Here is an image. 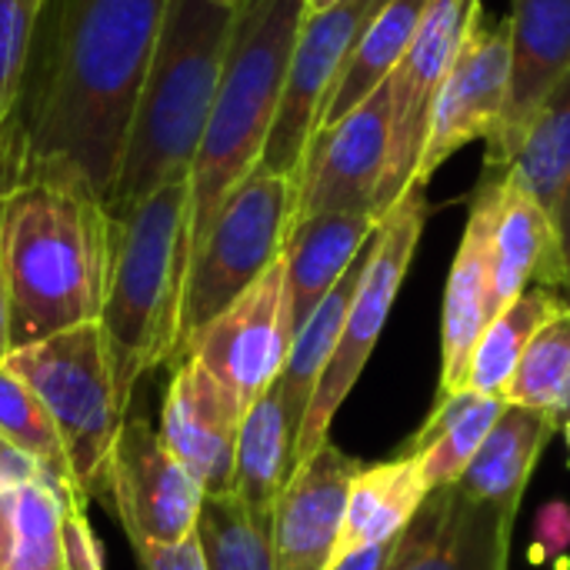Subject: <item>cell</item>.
Instances as JSON below:
<instances>
[{
	"label": "cell",
	"mask_w": 570,
	"mask_h": 570,
	"mask_svg": "<svg viewBox=\"0 0 570 570\" xmlns=\"http://www.w3.org/2000/svg\"><path fill=\"white\" fill-rule=\"evenodd\" d=\"M164 13L167 0H47L0 137V194L60 180L110 200Z\"/></svg>",
	"instance_id": "obj_1"
},
{
	"label": "cell",
	"mask_w": 570,
	"mask_h": 570,
	"mask_svg": "<svg viewBox=\"0 0 570 570\" xmlns=\"http://www.w3.org/2000/svg\"><path fill=\"white\" fill-rule=\"evenodd\" d=\"M114 257V217L77 184L30 180L0 194V264L10 344L97 324Z\"/></svg>",
	"instance_id": "obj_2"
},
{
	"label": "cell",
	"mask_w": 570,
	"mask_h": 570,
	"mask_svg": "<svg viewBox=\"0 0 570 570\" xmlns=\"http://www.w3.org/2000/svg\"><path fill=\"white\" fill-rule=\"evenodd\" d=\"M234 20L237 7L167 0L154 60L130 120L120 177L107 200L110 214L170 180L190 177L220 87Z\"/></svg>",
	"instance_id": "obj_3"
},
{
	"label": "cell",
	"mask_w": 570,
	"mask_h": 570,
	"mask_svg": "<svg viewBox=\"0 0 570 570\" xmlns=\"http://www.w3.org/2000/svg\"><path fill=\"white\" fill-rule=\"evenodd\" d=\"M114 257L100 311L117 397L130 411L137 384L177 361L180 301L190 240V177L110 214Z\"/></svg>",
	"instance_id": "obj_4"
},
{
	"label": "cell",
	"mask_w": 570,
	"mask_h": 570,
	"mask_svg": "<svg viewBox=\"0 0 570 570\" xmlns=\"http://www.w3.org/2000/svg\"><path fill=\"white\" fill-rule=\"evenodd\" d=\"M304 13V0H244L237 7L214 110L190 167V254L230 190L264 157Z\"/></svg>",
	"instance_id": "obj_5"
},
{
	"label": "cell",
	"mask_w": 570,
	"mask_h": 570,
	"mask_svg": "<svg viewBox=\"0 0 570 570\" xmlns=\"http://www.w3.org/2000/svg\"><path fill=\"white\" fill-rule=\"evenodd\" d=\"M297 180L257 164L220 204L204 240L190 254L180 301L177 361L190 337L224 314L281 257L294 227ZM174 361V364H177Z\"/></svg>",
	"instance_id": "obj_6"
},
{
	"label": "cell",
	"mask_w": 570,
	"mask_h": 570,
	"mask_svg": "<svg viewBox=\"0 0 570 570\" xmlns=\"http://www.w3.org/2000/svg\"><path fill=\"white\" fill-rule=\"evenodd\" d=\"M50 414L73 484L83 498L104 494L114 441L130 414L117 397V381L100 324H80L17 347L3 361Z\"/></svg>",
	"instance_id": "obj_7"
},
{
	"label": "cell",
	"mask_w": 570,
	"mask_h": 570,
	"mask_svg": "<svg viewBox=\"0 0 570 570\" xmlns=\"http://www.w3.org/2000/svg\"><path fill=\"white\" fill-rule=\"evenodd\" d=\"M428 187H411L377 224V234L371 240V257L367 267L361 274L357 294L351 301L347 321H344V334L341 344L331 357V364L324 367L317 391L311 397V407L304 414V424L297 431V444H294V468L304 464L311 454H317L327 444L331 424L341 411V404L347 401V394L354 391L357 377L364 374L381 331L394 311V301L401 294V284L411 271L414 250L421 244L424 224H428Z\"/></svg>",
	"instance_id": "obj_8"
},
{
	"label": "cell",
	"mask_w": 570,
	"mask_h": 570,
	"mask_svg": "<svg viewBox=\"0 0 570 570\" xmlns=\"http://www.w3.org/2000/svg\"><path fill=\"white\" fill-rule=\"evenodd\" d=\"M481 13V0H431L404 60L397 63L391 77V147L374 200L377 220L411 190L438 90Z\"/></svg>",
	"instance_id": "obj_9"
},
{
	"label": "cell",
	"mask_w": 570,
	"mask_h": 570,
	"mask_svg": "<svg viewBox=\"0 0 570 570\" xmlns=\"http://www.w3.org/2000/svg\"><path fill=\"white\" fill-rule=\"evenodd\" d=\"M104 494L134 548L180 544L197 531L204 488L167 448L160 428L127 414L114 441Z\"/></svg>",
	"instance_id": "obj_10"
},
{
	"label": "cell",
	"mask_w": 570,
	"mask_h": 570,
	"mask_svg": "<svg viewBox=\"0 0 570 570\" xmlns=\"http://www.w3.org/2000/svg\"><path fill=\"white\" fill-rule=\"evenodd\" d=\"M294 341L284 257L250 284L224 314L200 327L184 357H197L240 414L277 384Z\"/></svg>",
	"instance_id": "obj_11"
},
{
	"label": "cell",
	"mask_w": 570,
	"mask_h": 570,
	"mask_svg": "<svg viewBox=\"0 0 570 570\" xmlns=\"http://www.w3.org/2000/svg\"><path fill=\"white\" fill-rule=\"evenodd\" d=\"M387 0H341L321 13H304L291 63L284 94L277 104V117L264 147L261 164L267 170L287 174L297 180L304 154L321 127L327 97L361 37V30L371 23V17Z\"/></svg>",
	"instance_id": "obj_12"
},
{
	"label": "cell",
	"mask_w": 570,
	"mask_h": 570,
	"mask_svg": "<svg viewBox=\"0 0 570 570\" xmlns=\"http://www.w3.org/2000/svg\"><path fill=\"white\" fill-rule=\"evenodd\" d=\"M508 83H511L508 20L488 27L481 13L438 90L428 140L414 174L417 187H428L438 167H444L448 157H454L464 144L491 140L498 134L508 107Z\"/></svg>",
	"instance_id": "obj_13"
},
{
	"label": "cell",
	"mask_w": 570,
	"mask_h": 570,
	"mask_svg": "<svg viewBox=\"0 0 570 570\" xmlns=\"http://www.w3.org/2000/svg\"><path fill=\"white\" fill-rule=\"evenodd\" d=\"M387 147H391V80L381 90H374L357 110L314 134L297 174L294 224L334 210L374 214L377 187L387 164Z\"/></svg>",
	"instance_id": "obj_14"
},
{
	"label": "cell",
	"mask_w": 570,
	"mask_h": 570,
	"mask_svg": "<svg viewBox=\"0 0 570 570\" xmlns=\"http://www.w3.org/2000/svg\"><path fill=\"white\" fill-rule=\"evenodd\" d=\"M511 83L484 167L508 174L544 97L570 70V0H511Z\"/></svg>",
	"instance_id": "obj_15"
},
{
	"label": "cell",
	"mask_w": 570,
	"mask_h": 570,
	"mask_svg": "<svg viewBox=\"0 0 570 570\" xmlns=\"http://www.w3.org/2000/svg\"><path fill=\"white\" fill-rule=\"evenodd\" d=\"M518 511L471 501L458 488L428 494L401 531L387 570H508Z\"/></svg>",
	"instance_id": "obj_16"
},
{
	"label": "cell",
	"mask_w": 570,
	"mask_h": 570,
	"mask_svg": "<svg viewBox=\"0 0 570 570\" xmlns=\"http://www.w3.org/2000/svg\"><path fill=\"white\" fill-rule=\"evenodd\" d=\"M504 174L488 170L474 190L468 227L451 264L444 317H441V391L438 401L454 397L468 384L474 347L491 324V244L501 210Z\"/></svg>",
	"instance_id": "obj_17"
},
{
	"label": "cell",
	"mask_w": 570,
	"mask_h": 570,
	"mask_svg": "<svg viewBox=\"0 0 570 570\" xmlns=\"http://www.w3.org/2000/svg\"><path fill=\"white\" fill-rule=\"evenodd\" d=\"M361 471L364 464L331 441L294 468L274 508V548L281 570L331 568L351 484Z\"/></svg>",
	"instance_id": "obj_18"
},
{
	"label": "cell",
	"mask_w": 570,
	"mask_h": 570,
	"mask_svg": "<svg viewBox=\"0 0 570 570\" xmlns=\"http://www.w3.org/2000/svg\"><path fill=\"white\" fill-rule=\"evenodd\" d=\"M244 414L197 357H180L164 397L160 434L204 494H230Z\"/></svg>",
	"instance_id": "obj_19"
},
{
	"label": "cell",
	"mask_w": 570,
	"mask_h": 570,
	"mask_svg": "<svg viewBox=\"0 0 570 570\" xmlns=\"http://www.w3.org/2000/svg\"><path fill=\"white\" fill-rule=\"evenodd\" d=\"M568 291L554 217L504 174L501 210L491 244V321L524 291Z\"/></svg>",
	"instance_id": "obj_20"
},
{
	"label": "cell",
	"mask_w": 570,
	"mask_h": 570,
	"mask_svg": "<svg viewBox=\"0 0 570 570\" xmlns=\"http://www.w3.org/2000/svg\"><path fill=\"white\" fill-rule=\"evenodd\" d=\"M377 224L381 220L367 210H334V214L297 220L291 227L284 247V271H287L294 331L351 271V264L377 234Z\"/></svg>",
	"instance_id": "obj_21"
},
{
	"label": "cell",
	"mask_w": 570,
	"mask_h": 570,
	"mask_svg": "<svg viewBox=\"0 0 570 570\" xmlns=\"http://www.w3.org/2000/svg\"><path fill=\"white\" fill-rule=\"evenodd\" d=\"M558 428L544 414L508 404L454 488L471 501L521 511V498L538 468V458Z\"/></svg>",
	"instance_id": "obj_22"
},
{
	"label": "cell",
	"mask_w": 570,
	"mask_h": 570,
	"mask_svg": "<svg viewBox=\"0 0 570 570\" xmlns=\"http://www.w3.org/2000/svg\"><path fill=\"white\" fill-rule=\"evenodd\" d=\"M424 501H428V484L421 474V458L414 451H404L394 461L364 468L357 481L351 484L347 514H344V528H341V541H337L331 568L354 551L397 538Z\"/></svg>",
	"instance_id": "obj_23"
},
{
	"label": "cell",
	"mask_w": 570,
	"mask_h": 570,
	"mask_svg": "<svg viewBox=\"0 0 570 570\" xmlns=\"http://www.w3.org/2000/svg\"><path fill=\"white\" fill-rule=\"evenodd\" d=\"M428 7H431V0H387L371 17V23L361 30L357 43L327 97L317 130H324V127L337 124L341 117H347L351 110H357L374 90H381L394 77Z\"/></svg>",
	"instance_id": "obj_24"
},
{
	"label": "cell",
	"mask_w": 570,
	"mask_h": 570,
	"mask_svg": "<svg viewBox=\"0 0 570 570\" xmlns=\"http://www.w3.org/2000/svg\"><path fill=\"white\" fill-rule=\"evenodd\" d=\"M294 444L297 438L274 384L247 407L240 421L230 494L257 514H274L277 498L294 474Z\"/></svg>",
	"instance_id": "obj_25"
},
{
	"label": "cell",
	"mask_w": 570,
	"mask_h": 570,
	"mask_svg": "<svg viewBox=\"0 0 570 570\" xmlns=\"http://www.w3.org/2000/svg\"><path fill=\"white\" fill-rule=\"evenodd\" d=\"M508 401L484 397L474 391H461L454 397L434 401L431 417L424 428L407 441L404 451H414L421 458V474L428 484V494L454 488L474 454L481 451L484 438L504 414Z\"/></svg>",
	"instance_id": "obj_26"
},
{
	"label": "cell",
	"mask_w": 570,
	"mask_h": 570,
	"mask_svg": "<svg viewBox=\"0 0 570 570\" xmlns=\"http://www.w3.org/2000/svg\"><path fill=\"white\" fill-rule=\"evenodd\" d=\"M374 240V237H371ZM367 257H371V244L361 250V257L351 264V271L331 287V294L314 307V314L294 331V341H291V351H287V361H284V371L277 377V391H281V401H284V411H287V421L294 428V438L304 424V414L311 407V397L317 391V381L324 374V367L331 364L337 344H341V334H344V321H347V311H351V301L357 294V284H361V274L367 267Z\"/></svg>",
	"instance_id": "obj_27"
},
{
	"label": "cell",
	"mask_w": 570,
	"mask_h": 570,
	"mask_svg": "<svg viewBox=\"0 0 570 570\" xmlns=\"http://www.w3.org/2000/svg\"><path fill=\"white\" fill-rule=\"evenodd\" d=\"M570 301H564L551 287H531L524 291L514 304H508L481 334L471 367H468V384L464 391L484 394V397H508V387L518 374V364L534 341V334L558 317Z\"/></svg>",
	"instance_id": "obj_28"
},
{
	"label": "cell",
	"mask_w": 570,
	"mask_h": 570,
	"mask_svg": "<svg viewBox=\"0 0 570 570\" xmlns=\"http://www.w3.org/2000/svg\"><path fill=\"white\" fill-rule=\"evenodd\" d=\"M508 177L554 217L570 180V70L534 114Z\"/></svg>",
	"instance_id": "obj_29"
},
{
	"label": "cell",
	"mask_w": 570,
	"mask_h": 570,
	"mask_svg": "<svg viewBox=\"0 0 570 570\" xmlns=\"http://www.w3.org/2000/svg\"><path fill=\"white\" fill-rule=\"evenodd\" d=\"M207 570H281L274 514H257L234 494H207L197 518Z\"/></svg>",
	"instance_id": "obj_30"
},
{
	"label": "cell",
	"mask_w": 570,
	"mask_h": 570,
	"mask_svg": "<svg viewBox=\"0 0 570 570\" xmlns=\"http://www.w3.org/2000/svg\"><path fill=\"white\" fill-rule=\"evenodd\" d=\"M73 491L50 474L13 484V551L7 570H67L63 508Z\"/></svg>",
	"instance_id": "obj_31"
},
{
	"label": "cell",
	"mask_w": 570,
	"mask_h": 570,
	"mask_svg": "<svg viewBox=\"0 0 570 570\" xmlns=\"http://www.w3.org/2000/svg\"><path fill=\"white\" fill-rule=\"evenodd\" d=\"M508 404L544 414L558 431L570 421V304L528 344L508 387Z\"/></svg>",
	"instance_id": "obj_32"
},
{
	"label": "cell",
	"mask_w": 570,
	"mask_h": 570,
	"mask_svg": "<svg viewBox=\"0 0 570 570\" xmlns=\"http://www.w3.org/2000/svg\"><path fill=\"white\" fill-rule=\"evenodd\" d=\"M0 438L13 451H20L33 464H40L47 474H53L57 481L77 488L63 441H60L50 414L43 411L40 397L30 391V384H23L7 364H0Z\"/></svg>",
	"instance_id": "obj_33"
},
{
	"label": "cell",
	"mask_w": 570,
	"mask_h": 570,
	"mask_svg": "<svg viewBox=\"0 0 570 570\" xmlns=\"http://www.w3.org/2000/svg\"><path fill=\"white\" fill-rule=\"evenodd\" d=\"M47 0H0V137L17 110Z\"/></svg>",
	"instance_id": "obj_34"
},
{
	"label": "cell",
	"mask_w": 570,
	"mask_h": 570,
	"mask_svg": "<svg viewBox=\"0 0 570 570\" xmlns=\"http://www.w3.org/2000/svg\"><path fill=\"white\" fill-rule=\"evenodd\" d=\"M83 494H70L63 508V548H67V570H104V554L97 534L83 511Z\"/></svg>",
	"instance_id": "obj_35"
},
{
	"label": "cell",
	"mask_w": 570,
	"mask_h": 570,
	"mask_svg": "<svg viewBox=\"0 0 570 570\" xmlns=\"http://www.w3.org/2000/svg\"><path fill=\"white\" fill-rule=\"evenodd\" d=\"M140 570H207L197 531L180 544H144L134 548Z\"/></svg>",
	"instance_id": "obj_36"
},
{
	"label": "cell",
	"mask_w": 570,
	"mask_h": 570,
	"mask_svg": "<svg viewBox=\"0 0 570 570\" xmlns=\"http://www.w3.org/2000/svg\"><path fill=\"white\" fill-rule=\"evenodd\" d=\"M397 548H401V534L391 538V541H381L374 548L347 554L344 561H337L331 570H387L394 564V558H397Z\"/></svg>",
	"instance_id": "obj_37"
},
{
	"label": "cell",
	"mask_w": 570,
	"mask_h": 570,
	"mask_svg": "<svg viewBox=\"0 0 570 570\" xmlns=\"http://www.w3.org/2000/svg\"><path fill=\"white\" fill-rule=\"evenodd\" d=\"M33 474H47L40 464H33L30 458H23L20 451H13L3 438H0V484H7V488H13V484H20V481H27V478H33ZM53 478V474H50Z\"/></svg>",
	"instance_id": "obj_38"
},
{
	"label": "cell",
	"mask_w": 570,
	"mask_h": 570,
	"mask_svg": "<svg viewBox=\"0 0 570 570\" xmlns=\"http://www.w3.org/2000/svg\"><path fill=\"white\" fill-rule=\"evenodd\" d=\"M13 551V488L0 484V570L10 564Z\"/></svg>",
	"instance_id": "obj_39"
},
{
	"label": "cell",
	"mask_w": 570,
	"mask_h": 570,
	"mask_svg": "<svg viewBox=\"0 0 570 570\" xmlns=\"http://www.w3.org/2000/svg\"><path fill=\"white\" fill-rule=\"evenodd\" d=\"M554 227H558V244H561V264L568 274V294H570V180L561 194V204L554 210Z\"/></svg>",
	"instance_id": "obj_40"
},
{
	"label": "cell",
	"mask_w": 570,
	"mask_h": 570,
	"mask_svg": "<svg viewBox=\"0 0 570 570\" xmlns=\"http://www.w3.org/2000/svg\"><path fill=\"white\" fill-rule=\"evenodd\" d=\"M10 351H13V344H10V294H7L3 264H0V364L7 361Z\"/></svg>",
	"instance_id": "obj_41"
},
{
	"label": "cell",
	"mask_w": 570,
	"mask_h": 570,
	"mask_svg": "<svg viewBox=\"0 0 570 570\" xmlns=\"http://www.w3.org/2000/svg\"><path fill=\"white\" fill-rule=\"evenodd\" d=\"M334 3H341V0H304V10H307V13H321V10H327V7H334Z\"/></svg>",
	"instance_id": "obj_42"
},
{
	"label": "cell",
	"mask_w": 570,
	"mask_h": 570,
	"mask_svg": "<svg viewBox=\"0 0 570 570\" xmlns=\"http://www.w3.org/2000/svg\"><path fill=\"white\" fill-rule=\"evenodd\" d=\"M210 3H220V7H240L244 0H210Z\"/></svg>",
	"instance_id": "obj_43"
},
{
	"label": "cell",
	"mask_w": 570,
	"mask_h": 570,
	"mask_svg": "<svg viewBox=\"0 0 570 570\" xmlns=\"http://www.w3.org/2000/svg\"><path fill=\"white\" fill-rule=\"evenodd\" d=\"M561 434H564V444H568V454H570V421L561 428Z\"/></svg>",
	"instance_id": "obj_44"
}]
</instances>
